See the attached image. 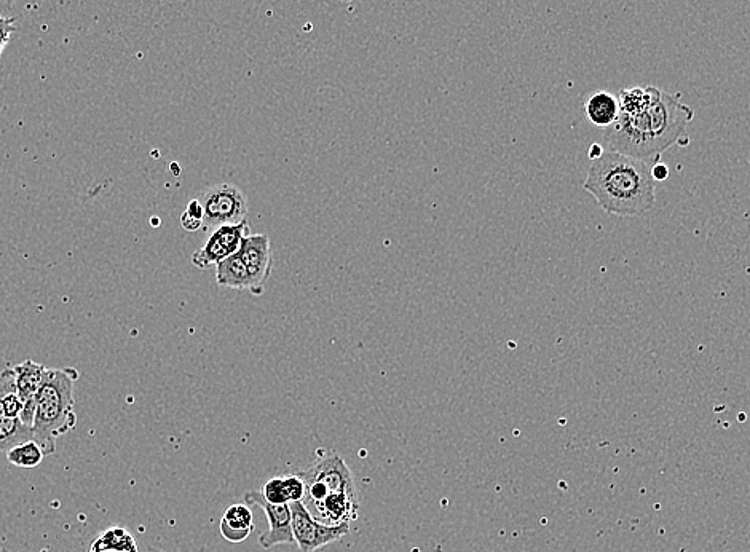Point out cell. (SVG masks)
Segmentation results:
<instances>
[{"mask_svg": "<svg viewBox=\"0 0 750 552\" xmlns=\"http://www.w3.org/2000/svg\"><path fill=\"white\" fill-rule=\"evenodd\" d=\"M693 119L695 112L683 103L680 93L671 95L660 90L653 103L644 109L620 114L612 127L605 130V139L613 152L660 160L664 150L674 144L687 146L685 130Z\"/></svg>", "mask_w": 750, "mask_h": 552, "instance_id": "cell-1", "label": "cell"}, {"mask_svg": "<svg viewBox=\"0 0 750 552\" xmlns=\"http://www.w3.org/2000/svg\"><path fill=\"white\" fill-rule=\"evenodd\" d=\"M658 158L629 157L607 150L593 160L583 189L596 198L605 213L642 216L655 206L653 166Z\"/></svg>", "mask_w": 750, "mask_h": 552, "instance_id": "cell-2", "label": "cell"}, {"mask_svg": "<svg viewBox=\"0 0 750 552\" xmlns=\"http://www.w3.org/2000/svg\"><path fill=\"white\" fill-rule=\"evenodd\" d=\"M79 380L75 367L48 369L36 395V420L32 439L42 447L45 457L55 454L56 439L77 425L74 411V385Z\"/></svg>", "mask_w": 750, "mask_h": 552, "instance_id": "cell-3", "label": "cell"}, {"mask_svg": "<svg viewBox=\"0 0 750 552\" xmlns=\"http://www.w3.org/2000/svg\"><path fill=\"white\" fill-rule=\"evenodd\" d=\"M305 482L304 503L318 505L329 493H356L355 479L344 458L339 454H328L313 463L307 471L300 473Z\"/></svg>", "mask_w": 750, "mask_h": 552, "instance_id": "cell-4", "label": "cell"}, {"mask_svg": "<svg viewBox=\"0 0 750 552\" xmlns=\"http://www.w3.org/2000/svg\"><path fill=\"white\" fill-rule=\"evenodd\" d=\"M203 206V229L240 224L248 216V198L233 184H218L198 197Z\"/></svg>", "mask_w": 750, "mask_h": 552, "instance_id": "cell-5", "label": "cell"}, {"mask_svg": "<svg viewBox=\"0 0 750 552\" xmlns=\"http://www.w3.org/2000/svg\"><path fill=\"white\" fill-rule=\"evenodd\" d=\"M293 535L297 552H316L350 533V524H324L313 517L304 501L291 503Z\"/></svg>", "mask_w": 750, "mask_h": 552, "instance_id": "cell-6", "label": "cell"}, {"mask_svg": "<svg viewBox=\"0 0 750 552\" xmlns=\"http://www.w3.org/2000/svg\"><path fill=\"white\" fill-rule=\"evenodd\" d=\"M249 235V222L240 224L221 225L211 232L208 240L203 243L202 248L195 251L192 256V264L200 270H208L216 267L219 262L227 257L233 256L240 251L243 240Z\"/></svg>", "mask_w": 750, "mask_h": 552, "instance_id": "cell-7", "label": "cell"}, {"mask_svg": "<svg viewBox=\"0 0 750 552\" xmlns=\"http://www.w3.org/2000/svg\"><path fill=\"white\" fill-rule=\"evenodd\" d=\"M243 500L248 506H259L264 511L267 522H269V530L259 537L262 548L273 549L278 545L294 543L291 506L270 503V501L265 500L262 492H257V490L246 492Z\"/></svg>", "mask_w": 750, "mask_h": 552, "instance_id": "cell-8", "label": "cell"}, {"mask_svg": "<svg viewBox=\"0 0 750 552\" xmlns=\"http://www.w3.org/2000/svg\"><path fill=\"white\" fill-rule=\"evenodd\" d=\"M238 256L241 257V261L246 265L251 281H253V292L254 296H262L265 291V284L269 281L270 273H272V245H270L269 235L265 233H257V235H251L243 240Z\"/></svg>", "mask_w": 750, "mask_h": 552, "instance_id": "cell-9", "label": "cell"}, {"mask_svg": "<svg viewBox=\"0 0 750 552\" xmlns=\"http://www.w3.org/2000/svg\"><path fill=\"white\" fill-rule=\"evenodd\" d=\"M315 509L321 519H326L328 524H350L358 519L360 501L355 493H329L328 497L315 505Z\"/></svg>", "mask_w": 750, "mask_h": 552, "instance_id": "cell-10", "label": "cell"}, {"mask_svg": "<svg viewBox=\"0 0 750 552\" xmlns=\"http://www.w3.org/2000/svg\"><path fill=\"white\" fill-rule=\"evenodd\" d=\"M254 532V514L251 506L237 503L225 509L221 519V535L229 543L238 545L251 537Z\"/></svg>", "mask_w": 750, "mask_h": 552, "instance_id": "cell-11", "label": "cell"}, {"mask_svg": "<svg viewBox=\"0 0 750 552\" xmlns=\"http://www.w3.org/2000/svg\"><path fill=\"white\" fill-rule=\"evenodd\" d=\"M265 500L275 505H291L305 498V482L300 473L269 479L262 487Z\"/></svg>", "mask_w": 750, "mask_h": 552, "instance_id": "cell-12", "label": "cell"}, {"mask_svg": "<svg viewBox=\"0 0 750 552\" xmlns=\"http://www.w3.org/2000/svg\"><path fill=\"white\" fill-rule=\"evenodd\" d=\"M585 112L586 117H588L589 122L593 123L594 127L607 130L620 117L618 96L613 95L610 91H594L586 98Z\"/></svg>", "mask_w": 750, "mask_h": 552, "instance_id": "cell-13", "label": "cell"}, {"mask_svg": "<svg viewBox=\"0 0 750 552\" xmlns=\"http://www.w3.org/2000/svg\"><path fill=\"white\" fill-rule=\"evenodd\" d=\"M12 369L15 372L16 393L20 396L21 401L24 403L26 399L34 398L39 388L42 387V383H44L48 367H45L44 364L34 363L32 359H26L23 363L12 366Z\"/></svg>", "mask_w": 750, "mask_h": 552, "instance_id": "cell-14", "label": "cell"}, {"mask_svg": "<svg viewBox=\"0 0 750 552\" xmlns=\"http://www.w3.org/2000/svg\"><path fill=\"white\" fill-rule=\"evenodd\" d=\"M216 283L222 288L240 289V291L251 292L253 288L251 276L238 253L216 265Z\"/></svg>", "mask_w": 750, "mask_h": 552, "instance_id": "cell-15", "label": "cell"}, {"mask_svg": "<svg viewBox=\"0 0 750 552\" xmlns=\"http://www.w3.org/2000/svg\"><path fill=\"white\" fill-rule=\"evenodd\" d=\"M32 428L24 425L20 418L0 417V454H7L8 450L31 441Z\"/></svg>", "mask_w": 750, "mask_h": 552, "instance_id": "cell-16", "label": "cell"}, {"mask_svg": "<svg viewBox=\"0 0 750 552\" xmlns=\"http://www.w3.org/2000/svg\"><path fill=\"white\" fill-rule=\"evenodd\" d=\"M45 454L42 447L37 444L34 439L31 441L23 442L13 449L8 450L7 460L10 465L18 466V468H37V466L44 460Z\"/></svg>", "mask_w": 750, "mask_h": 552, "instance_id": "cell-17", "label": "cell"}, {"mask_svg": "<svg viewBox=\"0 0 750 552\" xmlns=\"http://www.w3.org/2000/svg\"><path fill=\"white\" fill-rule=\"evenodd\" d=\"M90 552H138V548L127 530L111 529L101 535Z\"/></svg>", "mask_w": 750, "mask_h": 552, "instance_id": "cell-18", "label": "cell"}, {"mask_svg": "<svg viewBox=\"0 0 750 552\" xmlns=\"http://www.w3.org/2000/svg\"><path fill=\"white\" fill-rule=\"evenodd\" d=\"M181 225L187 232H197L203 229V206L198 198L190 200L186 211L181 216Z\"/></svg>", "mask_w": 750, "mask_h": 552, "instance_id": "cell-19", "label": "cell"}, {"mask_svg": "<svg viewBox=\"0 0 750 552\" xmlns=\"http://www.w3.org/2000/svg\"><path fill=\"white\" fill-rule=\"evenodd\" d=\"M2 411H4L5 417L20 418L21 411H23V401L16 391L8 393L4 399H2Z\"/></svg>", "mask_w": 750, "mask_h": 552, "instance_id": "cell-20", "label": "cell"}, {"mask_svg": "<svg viewBox=\"0 0 750 552\" xmlns=\"http://www.w3.org/2000/svg\"><path fill=\"white\" fill-rule=\"evenodd\" d=\"M13 391H16L15 372H13L12 366H8L5 367L2 374H0V417L4 415V411H2V399H4L8 393H13Z\"/></svg>", "mask_w": 750, "mask_h": 552, "instance_id": "cell-21", "label": "cell"}, {"mask_svg": "<svg viewBox=\"0 0 750 552\" xmlns=\"http://www.w3.org/2000/svg\"><path fill=\"white\" fill-rule=\"evenodd\" d=\"M15 31V18H7V16L0 15V55L4 53L5 47L12 40L13 32Z\"/></svg>", "mask_w": 750, "mask_h": 552, "instance_id": "cell-22", "label": "cell"}, {"mask_svg": "<svg viewBox=\"0 0 750 552\" xmlns=\"http://www.w3.org/2000/svg\"><path fill=\"white\" fill-rule=\"evenodd\" d=\"M36 412H37V403H36V396L34 398L26 399L23 403V411H21L20 414V420L24 423V425L31 426L34 425V420H36Z\"/></svg>", "mask_w": 750, "mask_h": 552, "instance_id": "cell-23", "label": "cell"}, {"mask_svg": "<svg viewBox=\"0 0 750 552\" xmlns=\"http://www.w3.org/2000/svg\"><path fill=\"white\" fill-rule=\"evenodd\" d=\"M668 176V166H664L663 163L660 162L653 166V178H655V181H664V179H668Z\"/></svg>", "mask_w": 750, "mask_h": 552, "instance_id": "cell-24", "label": "cell"}, {"mask_svg": "<svg viewBox=\"0 0 750 552\" xmlns=\"http://www.w3.org/2000/svg\"><path fill=\"white\" fill-rule=\"evenodd\" d=\"M602 154H604V149H602V146H600V144H593V146H591V149H589V158H591V162H593V160H596V158H599Z\"/></svg>", "mask_w": 750, "mask_h": 552, "instance_id": "cell-25", "label": "cell"}, {"mask_svg": "<svg viewBox=\"0 0 750 552\" xmlns=\"http://www.w3.org/2000/svg\"><path fill=\"white\" fill-rule=\"evenodd\" d=\"M12 2L13 0H0V8L8 7Z\"/></svg>", "mask_w": 750, "mask_h": 552, "instance_id": "cell-26", "label": "cell"}, {"mask_svg": "<svg viewBox=\"0 0 750 552\" xmlns=\"http://www.w3.org/2000/svg\"><path fill=\"white\" fill-rule=\"evenodd\" d=\"M146 552H165V551H158V549L149 548Z\"/></svg>", "mask_w": 750, "mask_h": 552, "instance_id": "cell-27", "label": "cell"}, {"mask_svg": "<svg viewBox=\"0 0 750 552\" xmlns=\"http://www.w3.org/2000/svg\"><path fill=\"white\" fill-rule=\"evenodd\" d=\"M342 2H350V0H342Z\"/></svg>", "mask_w": 750, "mask_h": 552, "instance_id": "cell-28", "label": "cell"}]
</instances>
